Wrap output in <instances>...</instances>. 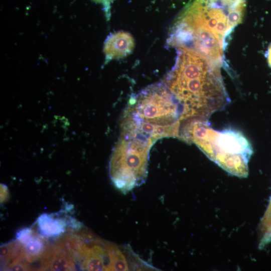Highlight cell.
<instances>
[{
    "mask_svg": "<svg viewBox=\"0 0 271 271\" xmlns=\"http://www.w3.org/2000/svg\"><path fill=\"white\" fill-rule=\"evenodd\" d=\"M175 64L163 83L179 104L182 126L208 121L229 103L220 65L188 47L177 48Z\"/></svg>",
    "mask_w": 271,
    "mask_h": 271,
    "instance_id": "obj_1",
    "label": "cell"
},
{
    "mask_svg": "<svg viewBox=\"0 0 271 271\" xmlns=\"http://www.w3.org/2000/svg\"><path fill=\"white\" fill-rule=\"evenodd\" d=\"M246 0H194L174 24L168 42L223 63L226 39L242 21Z\"/></svg>",
    "mask_w": 271,
    "mask_h": 271,
    "instance_id": "obj_2",
    "label": "cell"
},
{
    "mask_svg": "<svg viewBox=\"0 0 271 271\" xmlns=\"http://www.w3.org/2000/svg\"><path fill=\"white\" fill-rule=\"evenodd\" d=\"M182 125L179 104L164 84L159 83L131 96L123 113L121 135L154 144L163 138L179 139Z\"/></svg>",
    "mask_w": 271,
    "mask_h": 271,
    "instance_id": "obj_3",
    "label": "cell"
},
{
    "mask_svg": "<svg viewBox=\"0 0 271 271\" xmlns=\"http://www.w3.org/2000/svg\"><path fill=\"white\" fill-rule=\"evenodd\" d=\"M179 139L195 144L212 161L229 174L239 177L248 175L252 147L245 137L232 128H212L208 121H194L182 130Z\"/></svg>",
    "mask_w": 271,
    "mask_h": 271,
    "instance_id": "obj_4",
    "label": "cell"
},
{
    "mask_svg": "<svg viewBox=\"0 0 271 271\" xmlns=\"http://www.w3.org/2000/svg\"><path fill=\"white\" fill-rule=\"evenodd\" d=\"M153 144L140 137L120 136L111 159L110 173L114 186L122 193H127L146 181Z\"/></svg>",
    "mask_w": 271,
    "mask_h": 271,
    "instance_id": "obj_5",
    "label": "cell"
},
{
    "mask_svg": "<svg viewBox=\"0 0 271 271\" xmlns=\"http://www.w3.org/2000/svg\"><path fill=\"white\" fill-rule=\"evenodd\" d=\"M134 46V38L127 32L121 31L110 34L103 45L105 62L127 57L132 52Z\"/></svg>",
    "mask_w": 271,
    "mask_h": 271,
    "instance_id": "obj_6",
    "label": "cell"
},
{
    "mask_svg": "<svg viewBox=\"0 0 271 271\" xmlns=\"http://www.w3.org/2000/svg\"><path fill=\"white\" fill-rule=\"evenodd\" d=\"M74 263L70 255L59 240L52 246L46 260L43 270H74Z\"/></svg>",
    "mask_w": 271,
    "mask_h": 271,
    "instance_id": "obj_7",
    "label": "cell"
},
{
    "mask_svg": "<svg viewBox=\"0 0 271 271\" xmlns=\"http://www.w3.org/2000/svg\"><path fill=\"white\" fill-rule=\"evenodd\" d=\"M40 234L45 237H56L65 231L66 222L61 219H57L47 213L39 216L37 220Z\"/></svg>",
    "mask_w": 271,
    "mask_h": 271,
    "instance_id": "obj_8",
    "label": "cell"
},
{
    "mask_svg": "<svg viewBox=\"0 0 271 271\" xmlns=\"http://www.w3.org/2000/svg\"><path fill=\"white\" fill-rule=\"evenodd\" d=\"M24 245L25 260L29 262L35 261L41 257L46 248L43 240L36 234Z\"/></svg>",
    "mask_w": 271,
    "mask_h": 271,
    "instance_id": "obj_9",
    "label": "cell"
},
{
    "mask_svg": "<svg viewBox=\"0 0 271 271\" xmlns=\"http://www.w3.org/2000/svg\"><path fill=\"white\" fill-rule=\"evenodd\" d=\"M36 234L30 228H25L19 230L16 235V240L23 245L26 244Z\"/></svg>",
    "mask_w": 271,
    "mask_h": 271,
    "instance_id": "obj_10",
    "label": "cell"
},
{
    "mask_svg": "<svg viewBox=\"0 0 271 271\" xmlns=\"http://www.w3.org/2000/svg\"><path fill=\"white\" fill-rule=\"evenodd\" d=\"M1 260L4 266L13 260L12 249L10 243L1 246Z\"/></svg>",
    "mask_w": 271,
    "mask_h": 271,
    "instance_id": "obj_11",
    "label": "cell"
},
{
    "mask_svg": "<svg viewBox=\"0 0 271 271\" xmlns=\"http://www.w3.org/2000/svg\"><path fill=\"white\" fill-rule=\"evenodd\" d=\"M25 259H16L12 261L5 268L8 270H30V267Z\"/></svg>",
    "mask_w": 271,
    "mask_h": 271,
    "instance_id": "obj_12",
    "label": "cell"
},
{
    "mask_svg": "<svg viewBox=\"0 0 271 271\" xmlns=\"http://www.w3.org/2000/svg\"><path fill=\"white\" fill-rule=\"evenodd\" d=\"M260 223L263 228L271 232V197L268 206Z\"/></svg>",
    "mask_w": 271,
    "mask_h": 271,
    "instance_id": "obj_13",
    "label": "cell"
},
{
    "mask_svg": "<svg viewBox=\"0 0 271 271\" xmlns=\"http://www.w3.org/2000/svg\"><path fill=\"white\" fill-rule=\"evenodd\" d=\"M93 2L103 5L104 7V10L105 14L106 15V17L107 19H109L110 17V3L113 2L115 0H91Z\"/></svg>",
    "mask_w": 271,
    "mask_h": 271,
    "instance_id": "obj_14",
    "label": "cell"
},
{
    "mask_svg": "<svg viewBox=\"0 0 271 271\" xmlns=\"http://www.w3.org/2000/svg\"><path fill=\"white\" fill-rule=\"evenodd\" d=\"M1 202H3L6 200L7 198L8 197V192L6 186L3 185H1Z\"/></svg>",
    "mask_w": 271,
    "mask_h": 271,
    "instance_id": "obj_15",
    "label": "cell"
},
{
    "mask_svg": "<svg viewBox=\"0 0 271 271\" xmlns=\"http://www.w3.org/2000/svg\"><path fill=\"white\" fill-rule=\"evenodd\" d=\"M266 57L269 66L271 68V44L269 45L267 49Z\"/></svg>",
    "mask_w": 271,
    "mask_h": 271,
    "instance_id": "obj_16",
    "label": "cell"
}]
</instances>
